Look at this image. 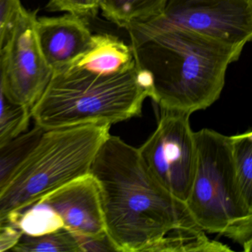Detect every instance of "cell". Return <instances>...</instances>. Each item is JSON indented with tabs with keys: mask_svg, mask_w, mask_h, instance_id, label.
Here are the masks:
<instances>
[{
	"mask_svg": "<svg viewBox=\"0 0 252 252\" xmlns=\"http://www.w3.org/2000/svg\"><path fill=\"white\" fill-rule=\"evenodd\" d=\"M111 125L86 124L45 130L0 191V224H9L44 196L90 173Z\"/></svg>",
	"mask_w": 252,
	"mask_h": 252,
	"instance_id": "cell-4",
	"label": "cell"
},
{
	"mask_svg": "<svg viewBox=\"0 0 252 252\" xmlns=\"http://www.w3.org/2000/svg\"><path fill=\"white\" fill-rule=\"evenodd\" d=\"M23 8L20 0H0V59Z\"/></svg>",
	"mask_w": 252,
	"mask_h": 252,
	"instance_id": "cell-18",
	"label": "cell"
},
{
	"mask_svg": "<svg viewBox=\"0 0 252 252\" xmlns=\"http://www.w3.org/2000/svg\"><path fill=\"white\" fill-rule=\"evenodd\" d=\"M125 29L137 67L151 79L150 98L161 111L190 116L212 106L243 50L177 26L134 23Z\"/></svg>",
	"mask_w": 252,
	"mask_h": 252,
	"instance_id": "cell-2",
	"label": "cell"
},
{
	"mask_svg": "<svg viewBox=\"0 0 252 252\" xmlns=\"http://www.w3.org/2000/svg\"><path fill=\"white\" fill-rule=\"evenodd\" d=\"M37 203L55 212L63 228L73 234L89 237L107 236L99 184L91 173L64 184Z\"/></svg>",
	"mask_w": 252,
	"mask_h": 252,
	"instance_id": "cell-9",
	"label": "cell"
},
{
	"mask_svg": "<svg viewBox=\"0 0 252 252\" xmlns=\"http://www.w3.org/2000/svg\"><path fill=\"white\" fill-rule=\"evenodd\" d=\"M47 9L67 12L86 20L97 15L99 0H49Z\"/></svg>",
	"mask_w": 252,
	"mask_h": 252,
	"instance_id": "cell-19",
	"label": "cell"
},
{
	"mask_svg": "<svg viewBox=\"0 0 252 252\" xmlns=\"http://www.w3.org/2000/svg\"><path fill=\"white\" fill-rule=\"evenodd\" d=\"M134 63L130 45L113 35L101 33L94 35L92 46L73 65L95 73L112 74L126 70Z\"/></svg>",
	"mask_w": 252,
	"mask_h": 252,
	"instance_id": "cell-11",
	"label": "cell"
},
{
	"mask_svg": "<svg viewBox=\"0 0 252 252\" xmlns=\"http://www.w3.org/2000/svg\"><path fill=\"white\" fill-rule=\"evenodd\" d=\"M234 178L239 195L252 210V132L231 136Z\"/></svg>",
	"mask_w": 252,
	"mask_h": 252,
	"instance_id": "cell-13",
	"label": "cell"
},
{
	"mask_svg": "<svg viewBox=\"0 0 252 252\" xmlns=\"http://www.w3.org/2000/svg\"><path fill=\"white\" fill-rule=\"evenodd\" d=\"M30 236H39L63 228V222L58 215L48 206L35 203L18 215L11 224Z\"/></svg>",
	"mask_w": 252,
	"mask_h": 252,
	"instance_id": "cell-17",
	"label": "cell"
},
{
	"mask_svg": "<svg viewBox=\"0 0 252 252\" xmlns=\"http://www.w3.org/2000/svg\"><path fill=\"white\" fill-rule=\"evenodd\" d=\"M11 252H81L75 236L64 228L39 236L23 234Z\"/></svg>",
	"mask_w": 252,
	"mask_h": 252,
	"instance_id": "cell-16",
	"label": "cell"
},
{
	"mask_svg": "<svg viewBox=\"0 0 252 252\" xmlns=\"http://www.w3.org/2000/svg\"><path fill=\"white\" fill-rule=\"evenodd\" d=\"M31 110L11 102L4 90L2 57L0 59V144L8 142L29 130Z\"/></svg>",
	"mask_w": 252,
	"mask_h": 252,
	"instance_id": "cell-15",
	"label": "cell"
},
{
	"mask_svg": "<svg viewBox=\"0 0 252 252\" xmlns=\"http://www.w3.org/2000/svg\"><path fill=\"white\" fill-rule=\"evenodd\" d=\"M37 12L23 8L2 56L7 97L30 110L43 95L54 73L38 42Z\"/></svg>",
	"mask_w": 252,
	"mask_h": 252,
	"instance_id": "cell-8",
	"label": "cell"
},
{
	"mask_svg": "<svg viewBox=\"0 0 252 252\" xmlns=\"http://www.w3.org/2000/svg\"><path fill=\"white\" fill-rule=\"evenodd\" d=\"M23 232L9 224H0V252L11 251L18 243Z\"/></svg>",
	"mask_w": 252,
	"mask_h": 252,
	"instance_id": "cell-20",
	"label": "cell"
},
{
	"mask_svg": "<svg viewBox=\"0 0 252 252\" xmlns=\"http://www.w3.org/2000/svg\"><path fill=\"white\" fill-rule=\"evenodd\" d=\"M44 131L35 125L23 135L0 144V191L36 145Z\"/></svg>",
	"mask_w": 252,
	"mask_h": 252,
	"instance_id": "cell-14",
	"label": "cell"
},
{
	"mask_svg": "<svg viewBox=\"0 0 252 252\" xmlns=\"http://www.w3.org/2000/svg\"><path fill=\"white\" fill-rule=\"evenodd\" d=\"M36 32L44 58L53 72L76 63L92 46L86 20L72 14L36 19Z\"/></svg>",
	"mask_w": 252,
	"mask_h": 252,
	"instance_id": "cell-10",
	"label": "cell"
},
{
	"mask_svg": "<svg viewBox=\"0 0 252 252\" xmlns=\"http://www.w3.org/2000/svg\"><path fill=\"white\" fill-rule=\"evenodd\" d=\"M141 23L183 28L243 49L252 39V0H167L159 17Z\"/></svg>",
	"mask_w": 252,
	"mask_h": 252,
	"instance_id": "cell-7",
	"label": "cell"
},
{
	"mask_svg": "<svg viewBox=\"0 0 252 252\" xmlns=\"http://www.w3.org/2000/svg\"><path fill=\"white\" fill-rule=\"evenodd\" d=\"M157 128L138 148L146 166L174 197L185 203L197 163V146L189 116L161 111Z\"/></svg>",
	"mask_w": 252,
	"mask_h": 252,
	"instance_id": "cell-6",
	"label": "cell"
},
{
	"mask_svg": "<svg viewBox=\"0 0 252 252\" xmlns=\"http://www.w3.org/2000/svg\"><path fill=\"white\" fill-rule=\"evenodd\" d=\"M197 146L195 173L187 209L205 232L218 233L240 244L252 246V210L242 201L234 178L231 136L213 129L194 132Z\"/></svg>",
	"mask_w": 252,
	"mask_h": 252,
	"instance_id": "cell-5",
	"label": "cell"
},
{
	"mask_svg": "<svg viewBox=\"0 0 252 252\" xmlns=\"http://www.w3.org/2000/svg\"><path fill=\"white\" fill-rule=\"evenodd\" d=\"M151 91L150 76L135 63L112 74L73 64L54 72L31 115L44 130L86 124L112 125L141 115Z\"/></svg>",
	"mask_w": 252,
	"mask_h": 252,
	"instance_id": "cell-3",
	"label": "cell"
},
{
	"mask_svg": "<svg viewBox=\"0 0 252 252\" xmlns=\"http://www.w3.org/2000/svg\"><path fill=\"white\" fill-rule=\"evenodd\" d=\"M90 173L99 184L106 232L116 252H155L165 239L199 228L186 203L152 175L138 148L119 137L109 135Z\"/></svg>",
	"mask_w": 252,
	"mask_h": 252,
	"instance_id": "cell-1",
	"label": "cell"
},
{
	"mask_svg": "<svg viewBox=\"0 0 252 252\" xmlns=\"http://www.w3.org/2000/svg\"><path fill=\"white\" fill-rule=\"evenodd\" d=\"M167 0H99L102 15L120 28L159 17Z\"/></svg>",
	"mask_w": 252,
	"mask_h": 252,
	"instance_id": "cell-12",
	"label": "cell"
}]
</instances>
